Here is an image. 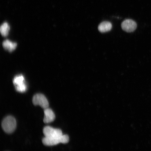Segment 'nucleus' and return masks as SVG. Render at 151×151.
<instances>
[{
  "label": "nucleus",
  "instance_id": "f257e3e1",
  "mask_svg": "<svg viewBox=\"0 0 151 151\" xmlns=\"http://www.w3.org/2000/svg\"><path fill=\"white\" fill-rule=\"evenodd\" d=\"M69 140L68 136L63 135L61 136L52 138L45 137L42 139V142L45 145L47 146H54L60 143H67Z\"/></svg>",
  "mask_w": 151,
  "mask_h": 151
},
{
  "label": "nucleus",
  "instance_id": "f03ea898",
  "mask_svg": "<svg viewBox=\"0 0 151 151\" xmlns=\"http://www.w3.org/2000/svg\"><path fill=\"white\" fill-rule=\"evenodd\" d=\"M1 125L4 131L6 133H12L16 128V120L12 116H7L3 121Z\"/></svg>",
  "mask_w": 151,
  "mask_h": 151
},
{
  "label": "nucleus",
  "instance_id": "7ed1b4c3",
  "mask_svg": "<svg viewBox=\"0 0 151 151\" xmlns=\"http://www.w3.org/2000/svg\"><path fill=\"white\" fill-rule=\"evenodd\" d=\"M13 83L16 90L19 92H25L27 89V86L24 82L23 75H18L15 77L13 80Z\"/></svg>",
  "mask_w": 151,
  "mask_h": 151
},
{
  "label": "nucleus",
  "instance_id": "20e7f679",
  "mask_svg": "<svg viewBox=\"0 0 151 151\" xmlns=\"http://www.w3.org/2000/svg\"><path fill=\"white\" fill-rule=\"evenodd\" d=\"M33 103L35 105H39L43 109L48 108L49 103L46 98L42 94H37L34 96Z\"/></svg>",
  "mask_w": 151,
  "mask_h": 151
},
{
  "label": "nucleus",
  "instance_id": "39448f33",
  "mask_svg": "<svg viewBox=\"0 0 151 151\" xmlns=\"http://www.w3.org/2000/svg\"><path fill=\"white\" fill-rule=\"evenodd\" d=\"M43 133L45 137L52 138L61 136L63 135L61 129L55 128L50 126H46L43 128Z\"/></svg>",
  "mask_w": 151,
  "mask_h": 151
},
{
  "label": "nucleus",
  "instance_id": "423d86ee",
  "mask_svg": "<svg viewBox=\"0 0 151 151\" xmlns=\"http://www.w3.org/2000/svg\"><path fill=\"white\" fill-rule=\"evenodd\" d=\"M122 27L124 31L127 32H132L136 29L137 24L134 20L128 19L122 22Z\"/></svg>",
  "mask_w": 151,
  "mask_h": 151
},
{
  "label": "nucleus",
  "instance_id": "0eeeda50",
  "mask_svg": "<svg viewBox=\"0 0 151 151\" xmlns=\"http://www.w3.org/2000/svg\"><path fill=\"white\" fill-rule=\"evenodd\" d=\"M45 117L43 122L45 123H49L53 122L55 118V114L51 109L47 108L44 109Z\"/></svg>",
  "mask_w": 151,
  "mask_h": 151
},
{
  "label": "nucleus",
  "instance_id": "6e6552de",
  "mask_svg": "<svg viewBox=\"0 0 151 151\" xmlns=\"http://www.w3.org/2000/svg\"><path fill=\"white\" fill-rule=\"evenodd\" d=\"M112 27V24L110 22L105 21L99 24L98 29L101 32L105 33L110 31Z\"/></svg>",
  "mask_w": 151,
  "mask_h": 151
},
{
  "label": "nucleus",
  "instance_id": "1a4fd4ad",
  "mask_svg": "<svg viewBox=\"0 0 151 151\" xmlns=\"http://www.w3.org/2000/svg\"><path fill=\"white\" fill-rule=\"evenodd\" d=\"M3 46L6 50L9 52H12L16 48L17 44L16 43L12 42L8 40H5L3 43Z\"/></svg>",
  "mask_w": 151,
  "mask_h": 151
},
{
  "label": "nucleus",
  "instance_id": "9d476101",
  "mask_svg": "<svg viewBox=\"0 0 151 151\" xmlns=\"http://www.w3.org/2000/svg\"><path fill=\"white\" fill-rule=\"evenodd\" d=\"M9 30V26L8 23L6 22L4 23L0 28V31L3 37H7L8 35Z\"/></svg>",
  "mask_w": 151,
  "mask_h": 151
}]
</instances>
